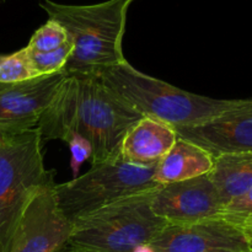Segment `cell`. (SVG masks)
Here are the masks:
<instances>
[{
    "instance_id": "cell-1",
    "label": "cell",
    "mask_w": 252,
    "mask_h": 252,
    "mask_svg": "<svg viewBox=\"0 0 252 252\" xmlns=\"http://www.w3.org/2000/svg\"><path fill=\"white\" fill-rule=\"evenodd\" d=\"M143 116L111 93L100 76L68 75L39 120L43 140L65 142L71 134L85 138L93 148L91 165L121 159L126 134Z\"/></svg>"
},
{
    "instance_id": "cell-2",
    "label": "cell",
    "mask_w": 252,
    "mask_h": 252,
    "mask_svg": "<svg viewBox=\"0 0 252 252\" xmlns=\"http://www.w3.org/2000/svg\"><path fill=\"white\" fill-rule=\"evenodd\" d=\"M137 0H107L98 4L70 5L39 0L49 20L58 22L73 42L64 71L68 75L100 76L123 63V37L129 6Z\"/></svg>"
},
{
    "instance_id": "cell-3",
    "label": "cell",
    "mask_w": 252,
    "mask_h": 252,
    "mask_svg": "<svg viewBox=\"0 0 252 252\" xmlns=\"http://www.w3.org/2000/svg\"><path fill=\"white\" fill-rule=\"evenodd\" d=\"M100 79L143 117L161 121L175 129L206 123L246 102V98L223 100L189 93L142 73L127 61L101 73Z\"/></svg>"
},
{
    "instance_id": "cell-4",
    "label": "cell",
    "mask_w": 252,
    "mask_h": 252,
    "mask_svg": "<svg viewBox=\"0 0 252 252\" xmlns=\"http://www.w3.org/2000/svg\"><path fill=\"white\" fill-rule=\"evenodd\" d=\"M155 191L129 197L75 221L69 241L97 252H140L167 226L152 209Z\"/></svg>"
},
{
    "instance_id": "cell-5",
    "label": "cell",
    "mask_w": 252,
    "mask_h": 252,
    "mask_svg": "<svg viewBox=\"0 0 252 252\" xmlns=\"http://www.w3.org/2000/svg\"><path fill=\"white\" fill-rule=\"evenodd\" d=\"M155 167H139L118 159L91 166L86 174L54 186L57 202L64 217L74 224L101 209L137 194L159 189Z\"/></svg>"
},
{
    "instance_id": "cell-6",
    "label": "cell",
    "mask_w": 252,
    "mask_h": 252,
    "mask_svg": "<svg viewBox=\"0 0 252 252\" xmlns=\"http://www.w3.org/2000/svg\"><path fill=\"white\" fill-rule=\"evenodd\" d=\"M38 128L0 138V245H6L31 194L54 179L44 167Z\"/></svg>"
},
{
    "instance_id": "cell-7",
    "label": "cell",
    "mask_w": 252,
    "mask_h": 252,
    "mask_svg": "<svg viewBox=\"0 0 252 252\" xmlns=\"http://www.w3.org/2000/svg\"><path fill=\"white\" fill-rule=\"evenodd\" d=\"M54 186L52 179L31 194L2 252H54L68 243L73 224L59 208Z\"/></svg>"
},
{
    "instance_id": "cell-8",
    "label": "cell",
    "mask_w": 252,
    "mask_h": 252,
    "mask_svg": "<svg viewBox=\"0 0 252 252\" xmlns=\"http://www.w3.org/2000/svg\"><path fill=\"white\" fill-rule=\"evenodd\" d=\"M65 78V71H61L20 83H0V138L37 128Z\"/></svg>"
},
{
    "instance_id": "cell-9",
    "label": "cell",
    "mask_w": 252,
    "mask_h": 252,
    "mask_svg": "<svg viewBox=\"0 0 252 252\" xmlns=\"http://www.w3.org/2000/svg\"><path fill=\"white\" fill-rule=\"evenodd\" d=\"M224 204L209 175L160 186L152 209L167 225H186L218 219Z\"/></svg>"
},
{
    "instance_id": "cell-10",
    "label": "cell",
    "mask_w": 252,
    "mask_h": 252,
    "mask_svg": "<svg viewBox=\"0 0 252 252\" xmlns=\"http://www.w3.org/2000/svg\"><path fill=\"white\" fill-rule=\"evenodd\" d=\"M147 252H250L252 236L223 219L167 225Z\"/></svg>"
},
{
    "instance_id": "cell-11",
    "label": "cell",
    "mask_w": 252,
    "mask_h": 252,
    "mask_svg": "<svg viewBox=\"0 0 252 252\" xmlns=\"http://www.w3.org/2000/svg\"><path fill=\"white\" fill-rule=\"evenodd\" d=\"M175 130L177 137L199 145L213 158L252 153V98L208 122Z\"/></svg>"
},
{
    "instance_id": "cell-12",
    "label": "cell",
    "mask_w": 252,
    "mask_h": 252,
    "mask_svg": "<svg viewBox=\"0 0 252 252\" xmlns=\"http://www.w3.org/2000/svg\"><path fill=\"white\" fill-rule=\"evenodd\" d=\"M174 127L150 117H142L130 127L121 147V159L139 167H155L177 140Z\"/></svg>"
},
{
    "instance_id": "cell-13",
    "label": "cell",
    "mask_w": 252,
    "mask_h": 252,
    "mask_svg": "<svg viewBox=\"0 0 252 252\" xmlns=\"http://www.w3.org/2000/svg\"><path fill=\"white\" fill-rule=\"evenodd\" d=\"M214 165V158L207 150L189 140L177 138L174 147L155 166L154 180L158 185L186 181L208 175Z\"/></svg>"
},
{
    "instance_id": "cell-14",
    "label": "cell",
    "mask_w": 252,
    "mask_h": 252,
    "mask_svg": "<svg viewBox=\"0 0 252 252\" xmlns=\"http://www.w3.org/2000/svg\"><path fill=\"white\" fill-rule=\"evenodd\" d=\"M208 175L225 206L252 187V153L214 158L213 169Z\"/></svg>"
},
{
    "instance_id": "cell-15",
    "label": "cell",
    "mask_w": 252,
    "mask_h": 252,
    "mask_svg": "<svg viewBox=\"0 0 252 252\" xmlns=\"http://www.w3.org/2000/svg\"><path fill=\"white\" fill-rule=\"evenodd\" d=\"M39 76L32 66L26 47L6 56H0V83H20Z\"/></svg>"
},
{
    "instance_id": "cell-16",
    "label": "cell",
    "mask_w": 252,
    "mask_h": 252,
    "mask_svg": "<svg viewBox=\"0 0 252 252\" xmlns=\"http://www.w3.org/2000/svg\"><path fill=\"white\" fill-rule=\"evenodd\" d=\"M69 41L65 30L53 20H47L44 25L34 31L26 48L31 53H46L54 51Z\"/></svg>"
},
{
    "instance_id": "cell-17",
    "label": "cell",
    "mask_w": 252,
    "mask_h": 252,
    "mask_svg": "<svg viewBox=\"0 0 252 252\" xmlns=\"http://www.w3.org/2000/svg\"><path fill=\"white\" fill-rule=\"evenodd\" d=\"M73 42L69 38L68 42L54 51L46 52V53H31L27 49V52H29L30 61L36 73L39 76L51 75V74L64 71L69 57L73 52Z\"/></svg>"
},
{
    "instance_id": "cell-18",
    "label": "cell",
    "mask_w": 252,
    "mask_h": 252,
    "mask_svg": "<svg viewBox=\"0 0 252 252\" xmlns=\"http://www.w3.org/2000/svg\"><path fill=\"white\" fill-rule=\"evenodd\" d=\"M219 218L234 224L252 236V187L226 203Z\"/></svg>"
},
{
    "instance_id": "cell-19",
    "label": "cell",
    "mask_w": 252,
    "mask_h": 252,
    "mask_svg": "<svg viewBox=\"0 0 252 252\" xmlns=\"http://www.w3.org/2000/svg\"><path fill=\"white\" fill-rule=\"evenodd\" d=\"M64 143H66L69 145V149H70V167L73 175L76 177L83 162L91 159L93 148H91V144L85 138L79 134H71Z\"/></svg>"
},
{
    "instance_id": "cell-20",
    "label": "cell",
    "mask_w": 252,
    "mask_h": 252,
    "mask_svg": "<svg viewBox=\"0 0 252 252\" xmlns=\"http://www.w3.org/2000/svg\"><path fill=\"white\" fill-rule=\"evenodd\" d=\"M54 252H97V251L90 250V249L83 248V246L74 245V244H71L70 241H68V243H65L64 245H62L61 248L57 249Z\"/></svg>"
},
{
    "instance_id": "cell-21",
    "label": "cell",
    "mask_w": 252,
    "mask_h": 252,
    "mask_svg": "<svg viewBox=\"0 0 252 252\" xmlns=\"http://www.w3.org/2000/svg\"><path fill=\"white\" fill-rule=\"evenodd\" d=\"M0 252H2V246L0 245Z\"/></svg>"
},
{
    "instance_id": "cell-22",
    "label": "cell",
    "mask_w": 252,
    "mask_h": 252,
    "mask_svg": "<svg viewBox=\"0 0 252 252\" xmlns=\"http://www.w3.org/2000/svg\"><path fill=\"white\" fill-rule=\"evenodd\" d=\"M0 1H4V0H0Z\"/></svg>"
},
{
    "instance_id": "cell-23",
    "label": "cell",
    "mask_w": 252,
    "mask_h": 252,
    "mask_svg": "<svg viewBox=\"0 0 252 252\" xmlns=\"http://www.w3.org/2000/svg\"><path fill=\"white\" fill-rule=\"evenodd\" d=\"M250 252H252V250H251V251H250Z\"/></svg>"
}]
</instances>
